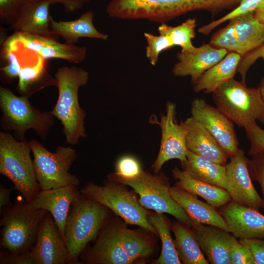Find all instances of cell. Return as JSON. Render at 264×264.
<instances>
[{"label":"cell","instance_id":"1","mask_svg":"<svg viewBox=\"0 0 264 264\" xmlns=\"http://www.w3.org/2000/svg\"><path fill=\"white\" fill-rule=\"evenodd\" d=\"M58 98L51 113L63 125L67 143L75 145L87 136L85 128L86 111L78 100V90L88 82V73L75 66L59 68L55 74Z\"/></svg>","mask_w":264,"mask_h":264},{"label":"cell","instance_id":"2","mask_svg":"<svg viewBox=\"0 0 264 264\" xmlns=\"http://www.w3.org/2000/svg\"><path fill=\"white\" fill-rule=\"evenodd\" d=\"M108 209L82 194L71 204L65 228L68 264H80L81 253L88 243L96 238L107 221Z\"/></svg>","mask_w":264,"mask_h":264},{"label":"cell","instance_id":"3","mask_svg":"<svg viewBox=\"0 0 264 264\" xmlns=\"http://www.w3.org/2000/svg\"><path fill=\"white\" fill-rule=\"evenodd\" d=\"M47 211L32 209L22 196L0 212V247L10 253L30 251L35 242L39 224Z\"/></svg>","mask_w":264,"mask_h":264},{"label":"cell","instance_id":"4","mask_svg":"<svg viewBox=\"0 0 264 264\" xmlns=\"http://www.w3.org/2000/svg\"><path fill=\"white\" fill-rule=\"evenodd\" d=\"M29 142L0 132V173L9 179L28 202L41 190L37 180Z\"/></svg>","mask_w":264,"mask_h":264},{"label":"cell","instance_id":"5","mask_svg":"<svg viewBox=\"0 0 264 264\" xmlns=\"http://www.w3.org/2000/svg\"><path fill=\"white\" fill-rule=\"evenodd\" d=\"M28 97L18 96L9 89L0 87V108L2 111L0 126L13 132L18 140H25V133L32 129L44 140L54 123V116L50 112H42L34 107Z\"/></svg>","mask_w":264,"mask_h":264},{"label":"cell","instance_id":"6","mask_svg":"<svg viewBox=\"0 0 264 264\" xmlns=\"http://www.w3.org/2000/svg\"><path fill=\"white\" fill-rule=\"evenodd\" d=\"M212 93L217 108L238 126L256 121L264 124V100L258 88L232 78Z\"/></svg>","mask_w":264,"mask_h":264},{"label":"cell","instance_id":"7","mask_svg":"<svg viewBox=\"0 0 264 264\" xmlns=\"http://www.w3.org/2000/svg\"><path fill=\"white\" fill-rule=\"evenodd\" d=\"M29 142L33 155L36 177L41 190L79 185L78 178L69 172L77 157L75 150L70 146H59L52 153L35 139Z\"/></svg>","mask_w":264,"mask_h":264},{"label":"cell","instance_id":"8","mask_svg":"<svg viewBox=\"0 0 264 264\" xmlns=\"http://www.w3.org/2000/svg\"><path fill=\"white\" fill-rule=\"evenodd\" d=\"M123 185L109 180L103 185L90 182L80 192L104 205L126 223L136 225L157 234V231L148 220V214L135 196Z\"/></svg>","mask_w":264,"mask_h":264},{"label":"cell","instance_id":"9","mask_svg":"<svg viewBox=\"0 0 264 264\" xmlns=\"http://www.w3.org/2000/svg\"><path fill=\"white\" fill-rule=\"evenodd\" d=\"M114 182L132 187L139 195L138 201L143 207L169 214L177 221L192 227L190 218L171 196L168 179L162 173L153 174L142 170L135 177Z\"/></svg>","mask_w":264,"mask_h":264},{"label":"cell","instance_id":"10","mask_svg":"<svg viewBox=\"0 0 264 264\" xmlns=\"http://www.w3.org/2000/svg\"><path fill=\"white\" fill-rule=\"evenodd\" d=\"M226 26L211 37L209 44L242 57L264 44V23L254 16L253 12L236 16Z\"/></svg>","mask_w":264,"mask_h":264},{"label":"cell","instance_id":"11","mask_svg":"<svg viewBox=\"0 0 264 264\" xmlns=\"http://www.w3.org/2000/svg\"><path fill=\"white\" fill-rule=\"evenodd\" d=\"M156 123L161 129L160 149L152 168L155 174L159 173L167 161L177 159L183 162L186 160L188 149L186 145L187 130L184 121L178 123L176 119V106L167 101L166 113Z\"/></svg>","mask_w":264,"mask_h":264},{"label":"cell","instance_id":"12","mask_svg":"<svg viewBox=\"0 0 264 264\" xmlns=\"http://www.w3.org/2000/svg\"><path fill=\"white\" fill-rule=\"evenodd\" d=\"M191 112L192 117L214 137L229 158L237 153L239 143L233 123L219 109L203 99L196 98L192 102Z\"/></svg>","mask_w":264,"mask_h":264},{"label":"cell","instance_id":"13","mask_svg":"<svg viewBox=\"0 0 264 264\" xmlns=\"http://www.w3.org/2000/svg\"><path fill=\"white\" fill-rule=\"evenodd\" d=\"M36 264H66L69 253L52 215L46 212L41 221L35 242L30 250Z\"/></svg>","mask_w":264,"mask_h":264},{"label":"cell","instance_id":"14","mask_svg":"<svg viewBox=\"0 0 264 264\" xmlns=\"http://www.w3.org/2000/svg\"><path fill=\"white\" fill-rule=\"evenodd\" d=\"M226 164V175L231 189L232 200L242 205L259 211L262 198L256 190L248 169L244 151L239 149Z\"/></svg>","mask_w":264,"mask_h":264},{"label":"cell","instance_id":"15","mask_svg":"<svg viewBox=\"0 0 264 264\" xmlns=\"http://www.w3.org/2000/svg\"><path fill=\"white\" fill-rule=\"evenodd\" d=\"M228 53L224 49L215 47L210 44L195 47L177 54L178 62L172 72L176 77L190 76L193 85L207 70L221 61Z\"/></svg>","mask_w":264,"mask_h":264},{"label":"cell","instance_id":"16","mask_svg":"<svg viewBox=\"0 0 264 264\" xmlns=\"http://www.w3.org/2000/svg\"><path fill=\"white\" fill-rule=\"evenodd\" d=\"M218 211L236 238L264 239V215L259 211L232 200Z\"/></svg>","mask_w":264,"mask_h":264},{"label":"cell","instance_id":"17","mask_svg":"<svg viewBox=\"0 0 264 264\" xmlns=\"http://www.w3.org/2000/svg\"><path fill=\"white\" fill-rule=\"evenodd\" d=\"M12 37L23 46L47 59H63L75 64L83 62L86 56L85 46H78L67 43L43 36L15 32Z\"/></svg>","mask_w":264,"mask_h":264},{"label":"cell","instance_id":"18","mask_svg":"<svg viewBox=\"0 0 264 264\" xmlns=\"http://www.w3.org/2000/svg\"><path fill=\"white\" fill-rule=\"evenodd\" d=\"M191 220V228L209 264H231L230 247L237 238L219 227Z\"/></svg>","mask_w":264,"mask_h":264},{"label":"cell","instance_id":"19","mask_svg":"<svg viewBox=\"0 0 264 264\" xmlns=\"http://www.w3.org/2000/svg\"><path fill=\"white\" fill-rule=\"evenodd\" d=\"M80 194L77 186L73 185L41 190L28 203L33 209H43L50 213L65 240V228L67 215L71 204Z\"/></svg>","mask_w":264,"mask_h":264},{"label":"cell","instance_id":"20","mask_svg":"<svg viewBox=\"0 0 264 264\" xmlns=\"http://www.w3.org/2000/svg\"><path fill=\"white\" fill-rule=\"evenodd\" d=\"M51 5L43 0H28L18 10L11 28L15 32L58 40L50 27Z\"/></svg>","mask_w":264,"mask_h":264},{"label":"cell","instance_id":"21","mask_svg":"<svg viewBox=\"0 0 264 264\" xmlns=\"http://www.w3.org/2000/svg\"><path fill=\"white\" fill-rule=\"evenodd\" d=\"M186 145L194 153L217 163L226 165L229 158L217 140L204 127L192 116L184 121Z\"/></svg>","mask_w":264,"mask_h":264},{"label":"cell","instance_id":"22","mask_svg":"<svg viewBox=\"0 0 264 264\" xmlns=\"http://www.w3.org/2000/svg\"><path fill=\"white\" fill-rule=\"evenodd\" d=\"M170 193L191 220L199 223L214 225L230 232L226 222L217 208L198 199L197 195L176 186L170 187Z\"/></svg>","mask_w":264,"mask_h":264},{"label":"cell","instance_id":"23","mask_svg":"<svg viewBox=\"0 0 264 264\" xmlns=\"http://www.w3.org/2000/svg\"><path fill=\"white\" fill-rule=\"evenodd\" d=\"M180 163L182 170L191 176L223 188L230 194L225 165L211 161L189 150L186 160Z\"/></svg>","mask_w":264,"mask_h":264},{"label":"cell","instance_id":"24","mask_svg":"<svg viewBox=\"0 0 264 264\" xmlns=\"http://www.w3.org/2000/svg\"><path fill=\"white\" fill-rule=\"evenodd\" d=\"M172 175L176 180L175 186L202 197L217 208L232 200L230 194L225 189L196 179L178 167L172 170Z\"/></svg>","mask_w":264,"mask_h":264},{"label":"cell","instance_id":"25","mask_svg":"<svg viewBox=\"0 0 264 264\" xmlns=\"http://www.w3.org/2000/svg\"><path fill=\"white\" fill-rule=\"evenodd\" d=\"M94 13L88 11L78 19L69 21H56L51 17L50 27L66 43L74 44L80 38H90L107 40L108 35L98 31L93 23Z\"/></svg>","mask_w":264,"mask_h":264},{"label":"cell","instance_id":"26","mask_svg":"<svg viewBox=\"0 0 264 264\" xmlns=\"http://www.w3.org/2000/svg\"><path fill=\"white\" fill-rule=\"evenodd\" d=\"M242 57L231 52L219 63L205 71L193 85L195 92L212 93L228 80L234 78Z\"/></svg>","mask_w":264,"mask_h":264},{"label":"cell","instance_id":"27","mask_svg":"<svg viewBox=\"0 0 264 264\" xmlns=\"http://www.w3.org/2000/svg\"><path fill=\"white\" fill-rule=\"evenodd\" d=\"M45 60L39 55L36 61H29L22 67L17 86V90L21 95L29 98L47 86H56L55 78L46 70Z\"/></svg>","mask_w":264,"mask_h":264},{"label":"cell","instance_id":"28","mask_svg":"<svg viewBox=\"0 0 264 264\" xmlns=\"http://www.w3.org/2000/svg\"><path fill=\"white\" fill-rule=\"evenodd\" d=\"M174 243L179 258L184 264H208L191 227L178 221L171 225Z\"/></svg>","mask_w":264,"mask_h":264},{"label":"cell","instance_id":"29","mask_svg":"<svg viewBox=\"0 0 264 264\" xmlns=\"http://www.w3.org/2000/svg\"><path fill=\"white\" fill-rule=\"evenodd\" d=\"M163 213L155 212L148 215V220L155 228L162 243V249L159 258L155 261L157 264H180L175 247L174 240L170 233L169 224Z\"/></svg>","mask_w":264,"mask_h":264},{"label":"cell","instance_id":"30","mask_svg":"<svg viewBox=\"0 0 264 264\" xmlns=\"http://www.w3.org/2000/svg\"><path fill=\"white\" fill-rule=\"evenodd\" d=\"M116 222L123 248L133 262L152 253L154 245L148 237L127 228L123 223Z\"/></svg>","mask_w":264,"mask_h":264},{"label":"cell","instance_id":"31","mask_svg":"<svg viewBox=\"0 0 264 264\" xmlns=\"http://www.w3.org/2000/svg\"><path fill=\"white\" fill-rule=\"evenodd\" d=\"M1 57L5 65L0 67L1 82L10 83L18 78L22 67L28 62L24 61L20 53V44L11 36L3 44Z\"/></svg>","mask_w":264,"mask_h":264},{"label":"cell","instance_id":"32","mask_svg":"<svg viewBox=\"0 0 264 264\" xmlns=\"http://www.w3.org/2000/svg\"><path fill=\"white\" fill-rule=\"evenodd\" d=\"M196 19L191 18L176 26L161 23L158 28V31L159 33L169 36L174 45L181 47V51H187L195 47L192 44V39L196 35Z\"/></svg>","mask_w":264,"mask_h":264},{"label":"cell","instance_id":"33","mask_svg":"<svg viewBox=\"0 0 264 264\" xmlns=\"http://www.w3.org/2000/svg\"><path fill=\"white\" fill-rule=\"evenodd\" d=\"M144 37L147 41L146 55L150 64L155 66L160 53L173 47L174 44L168 35L159 33V35H154L150 33H144Z\"/></svg>","mask_w":264,"mask_h":264},{"label":"cell","instance_id":"34","mask_svg":"<svg viewBox=\"0 0 264 264\" xmlns=\"http://www.w3.org/2000/svg\"><path fill=\"white\" fill-rule=\"evenodd\" d=\"M142 170L137 159L131 155H125L118 160L115 171L108 176V180L114 181L117 179L132 178L137 176Z\"/></svg>","mask_w":264,"mask_h":264},{"label":"cell","instance_id":"35","mask_svg":"<svg viewBox=\"0 0 264 264\" xmlns=\"http://www.w3.org/2000/svg\"><path fill=\"white\" fill-rule=\"evenodd\" d=\"M248 169L252 180L260 185L263 195L261 209L264 211V150L247 159Z\"/></svg>","mask_w":264,"mask_h":264},{"label":"cell","instance_id":"36","mask_svg":"<svg viewBox=\"0 0 264 264\" xmlns=\"http://www.w3.org/2000/svg\"><path fill=\"white\" fill-rule=\"evenodd\" d=\"M244 128L250 145L248 154L252 156L264 150V130L258 126L256 122L246 126Z\"/></svg>","mask_w":264,"mask_h":264},{"label":"cell","instance_id":"37","mask_svg":"<svg viewBox=\"0 0 264 264\" xmlns=\"http://www.w3.org/2000/svg\"><path fill=\"white\" fill-rule=\"evenodd\" d=\"M231 264H255L248 247L236 238L232 243L229 249Z\"/></svg>","mask_w":264,"mask_h":264},{"label":"cell","instance_id":"38","mask_svg":"<svg viewBox=\"0 0 264 264\" xmlns=\"http://www.w3.org/2000/svg\"><path fill=\"white\" fill-rule=\"evenodd\" d=\"M260 58L264 60V44L242 57L237 72L241 75V81L243 83L246 84L245 78L247 71L256 60Z\"/></svg>","mask_w":264,"mask_h":264},{"label":"cell","instance_id":"39","mask_svg":"<svg viewBox=\"0 0 264 264\" xmlns=\"http://www.w3.org/2000/svg\"><path fill=\"white\" fill-rule=\"evenodd\" d=\"M27 0H0V19L11 25L18 10Z\"/></svg>","mask_w":264,"mask_h":264},{"label":"cell","instance_id":"40","mask_svg":"<svg viewBox=\"0 0 264 264\" xmlns=\"http://www.w3.org/2000/svg\"><path fill=\"white\" fill-rule=\"evenodd\" d=\"M239 240L248 247L255 264H264V239L239 238Z\"/></svg>","mask_w":264,"mask_h":264},{"label":"cell","instance_id":"41","mask_svg":"<svg viewBox=\"0 0 264 264\" xmlns=\"http://www.w3.org/2000/svg\"><path fill=\"white\" fill-rule=\"evenodd\" d=\"M0 264H36L30 251L10 253L3 251L0 252Z\"/></svg>","mask_w":264,"mask_h":264},{"label":"cell","instance_id":"42","mask_svg":"<svg viewBox=\"0 0 264 264\" xmlns=\"http://www.w3.org/2000/svg\"><path fill=\"white\" fill-rule=\"evenodd\" d=\"M50 5L61 4L65 11L72 12L81 8L90 0H43Z\"/></svg>","mask_w":264,"mask_h":264},{"label":"cell","instance_id":"43","mask_svg":"<svg viewBox=\"0 0 264 264\" xmlns=\"http://www.w3.org/2000/svg\"><path fill=\"white\" fill-rule=\"evenodd\" d=\"M15 190L14 187L7 188L3 185L0 186V212L4 208L11 206L13 204L10 200V194Z\"/></svg>","mask_w":264,"mask_h":264},{"label":"cell","instance_id":"44","mask_svg":"<svg viewBox=\"0 0 264 264\" xmlns=\"http://www.w3.org/2000/svg\"><path fill=\"white\" fill-rule=\"evenodd\" d=\"M255 17L264 23V0L261 1L253 11Z\"/></svg>","mask_w":264,"mask_h":264},{"label":"cell","instance_id":"45","mask_svg":"<svg viewBox=\"0 0 264 264\" xmlns=\"http://www.w3.org/2000/svg\"><path fill=\"white\" fill-rule=\"evenodd\" d=\"M257 88L259 89L264 100V77L262 78Z\"/></svg>","mask_w":264,"mask_h":264}]
</instances>
